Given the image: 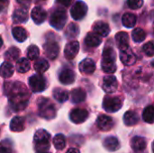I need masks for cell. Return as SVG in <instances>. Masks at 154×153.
<instances>
[{"instance_id": "obj_2", "label": "cell", "mask_w": 154, "mask_h": 153, "mask_svg": "<svg viewBox=\"0 0 154 153\" xmlns=\"http://www.w3.org/2000/svg\"><path fill=\"white\" fill-rule=\"evenodd\" d=\"M102 69L106 73H114L116 70V54L115 50L112 47H106L103 51V57H102Z\"/></svg>"}, {"instance_id": "obj_27", "label": "cell", "mask_w": 154, "mask_h": 153, "mask_svg": "<svg viewBox=\"0 0 154 153\" xmlns=\"http://www.w3.org/2000/svg\"><path fill=\"white\" fill-rule=\"evenodd\" d=\"M14 71V66L8 61H5L0 66V77H2L4 78H8L10 77H12Z\"/></svg>"}, {"instance_id": "obj_39", "label": "cell", "mask_w": 154, "mask_h": 153, "mask_svg": "<svg viewBox=\"0 0 154 153\" xmlns=\"http://www.w3.org/2000/svg\"><path fill=\"white\" fill-rule=\"evenodd\" d=\"M0 153H13V147L8 140L0 143Z\"/></svg>"}, {"instance_id": "obj_45", "label": "cell", "mask_w": 154, "mask_h": 153, "mask_svg": "<svg viewBox=\"0 0 154 153\" xmlns=\"http://www.w3.org/2000/svg\"><path fill=\"white\" fill-rule=\"evenodd\" d=\"M0 4H2L3 5H7L8 4V0H0Z\"/></svg>"}, {"instance_id": "obj_21", "label": "cell", "mask_w": 154, "mask_h": 153, "mask_svg": "<svg viewBox=\"0 0 154 153\" xmlns=\"http://www.w3.org/2000/svg\"><path fill=\"white\" fill-rule=\"evenodd\" d=\"M132 148L134 149V151L136 152H140L143 151L146 149L147 146V141L145 138L141 137V136H135L132 139V142H131Z\"/></svg>"}, {"instance_id": "obj_42", "label": "cell", "mask_w": 154, "mask_h": 153, "mask_svg": "<svg viewBox=\"0 0 154 153\" xmlns=\"http://www.w3.org/2000/svg\"><path fill=\"white\" fill-rule=\"evenodd\" d=\"M74 0H56V3L63 7H69Z\"/></svg>"}, {"instance_id": "obj_9", "label": "cell", "mask_w": 154, "mask_h": 153, "mask_svg": "<svg viewBox=\"0 0 154 153\" xmlns=\"http://www.w3.org/2000/svg\"><path fill=\"white\" fill-rule=\"evenodd\" d=\"M43 49H44L46 57L51 60H55L60 51L59 44L54 40H48L46 43L43 45Z\"/></svg>"}, {"instance_id": "obj_29", "label": "cell", "mask_w": 154, "mask_h": 153, "mask_svg": "<svg viewBox=\"0 0 154 153\" xmlns=\"http://www.w3.org/2000/svg\"><path fill=\"white\" fill-rule=\"evenodd\" d=\"M12 34H13L14 38L19 42H23L27 39V32L25 31L24 28H23L21 26L14 27L12 30Z\"/></svg>"}, {"instance_id": "obj_18", "label": "cell", "mask_w": 154, "mask_h": 153, "mask_svg": "<svg viewBox=\"0 0 154 153\" xmlns=\"http://www.w3.org/2000/svg\"><path fill=\"white\" fill-rule=\"evenodd\" d=\"M93 32H96L97 34H98L100 37H106L109 32H110V27L109 25L102 21H98L96 22L92 27Z\"/></svg>"}, {"instance_id": "obj_48", "label": "cell", "mask_w": 154, "mask_h": 153, "mask_svg": "<svg viewBox=\"0 0 154 153\" xmlns=\"http://www.w3.org/2000/svg\"><path fill=\"white\" fill-rule=\"evenodd\" d=\"M37 153H51V152H49V151H42V152H37Z\"/></svg>"}, {"instance_id": "obj_31", "label": "cell", "mask_w": 154, "mask_h": 153, "mask_svg": "<svg viewBox=\"0 0 154 153\" xmlns=\"http://www.w3.org/2000/svg\"><path fill=\"white\" fill-rule=\"evenodd\" d=\"M53 97L60 103H64L69 99V92L62 88H55L53 90Z\"/></svg>"}, {"instance_id": "obj_30", "label": "cell", "mask_w": 154, "mask_h": 153, "mask_svg": "<svg viewBox=\"0 0 154 153\" xmlns=\"http://www.w3.org/2000/svg\"><path fill=\"white\" fill-rule=\"evenodd\" d=\"M31 69L30 60L26 58H21L16 62V69L19 73H25Z\"/></svg>"}, {"instance_id": "obj_24", "label": "cell", "mask_w": 154, "mask_h": 153, "mask_svg": "<svg viewBox=\"0 0 154 153\" xmlns=\"http://www.w3.org/2000/svg\"><path fill=\"white\" fill-rule=\"evenodd\" d=\"M71 101L75 104H79L81 103L83 101H85L87 94L85 92L84 89L82 88H75L71 90Z\"/></svg>"}, {"instance_id": "obj_34", "label": "cell", "mask_w": 154, "mask_h": 153, "mask_svg": "<svg viewBox=\"0 0 154 153\" xmlns=\"http://www.w3.org/2000/svg\"><path fill=\"white\" fill-rule=\"evenodd\" d=\"M53 145L56 150L61 151L66 146V139L63 134H57L53 138Z\"/></svg>"}, {"instance_id": "obj_19", "label": "cell", "mask_w": 154, "mask_h": 153, "mask_svg": "<svg viewBox=\"0 0 154 153\" xmlns=\"http://www.w3.org/2000/svg\"><path fill=\"white\" fill-rule=\"evenodd\" d=\"M24 126H25V119L22 116L14 117L10 123V130L14 133H19L23 131Z\"/></svg>"}, {"instance_id": "obj_26", "label": "cell", "mask_w": 154, "mask_h": 153, "mask_svg": "<svg viewBox=\"0 0 154 153\" xmlns=\"http://www.w3.org/2000/svg\"><path fill=\"white\" fill-rule=\"evenodd\" d=\"M124 122L127 126L135 125L139 122V115L134 111H127L124 115Z\"/></svg>"}, {"instance_id": "obj_13", "label": "cell", "mask_w": 154, "mask_h": 153, "mask_svg": "<svg viewBox=\"0 0 154 153\" xmlns=\"http://www.w3.org/2000/svg\"><path fill=\"white\" fill-rule=\"evenodd\" d=\"M97 124L98 129L104 132H107L111 130L114 126V120L112 117L106 115H101L97 117Z\"/></svg>"}, {"instance_id": "obj_4", "label": "cell", "mask_w": 154, "mask_h": 153, "mask_svg": "<svg viewBox=\"0 0 154 153\" xmlns=\"http://www.w3.org/2000/svg\"><path fill=\"white\" fill-rule=\"evenodd\" d=\"M39 115L44 119L51 120L56 115V109L54 105L48 98L42 97L38 101Z\"/></svg>"}, {"instance_id": "obj_17", "label": "cell", "mask_w": 154, "mask_h": 153, "mask_svg": "<svg viewBox=\"0 0 154 153\" xmlns=\"http://www.w3.org/2000/svg\"><path fill=\"white\" fill-rule=\"evenodd\" d=\"M31 15H32V19L33 20V22L36 24L42 23L46 20V18H47V13H46V11L43 8L40 7V6L34 7L32 10Z\"/></svg>"}, {"instance_id": "obj_11", "label": "cell", "mask_w": 154, "mask_h": 153, "mask_svg": "<svg viewBox=\"0 0 154 153\" xmlns=\"http://www.w3.org/2000/svg\"><path fill=\"white\" fill-rule=\"evenodd\" d=\"M88 117V112L83 108H75L69 114V118L74 124H82Z\"/></svg>"}, {"instance_id": "obj_14", "label": "cell", "mask_w": 154, "mask_h": 153, "mask_svg": "<svg viewBox=\"0 0 154 153\" xmlns=\"http://www.w3.org/2000/svg\"><path fill=\"white\" fill-rule=\"evenodd\" d=\"M79 50V43L77 41H69L67 43L65 50H64V56L68 60H72L75 58Z\"/></svg>"}, {"instance_id": "obj_22", "label": "cell", "mask_w": 154, "mask_h": 153, "mask_svg": "<svg viewBox=\"0 0 154 153\" xmlns=\"http://www.w3.org/2000/svg\"><path fill=\"white\" fill-rule=\"evenodd\" d=\"M102 42V38L96 32H89L85 38V44L89 48H95L99 46Z\"/></svg>"}, {"instance_id": "obj_15", "label": "cell", "mask_w": 154, "mask_h": 153, "mask_svg": "<svg viewBox=\"0 0 154 153\" xmlns=\"http://www.w3.org/2000/svg\"><path fill=\"white\" fill-rule=\"evenodd\" d=\"M79 70L86 75H91L96 70V63L93 60L87 58L79 63Z\"/></svg>"}, {"instance_id": "obj_10", "label": "cell", "mask_w": 154, "mask_h": 153, "mask_svg": "<svg viewBox=\"0 0 154 153\" xmlns=\"http://www.w3.org/2000/svg\"><path fill=\"white\" fill-rule=\"evenodd\" d=\"M117 87H118V82L115 76L108 75L103 78L102 88L105 92H106L108 94L114 93L117 89Z\"/></svg>"}, {"instance_id": "obj_23", "label": "cell", "mask_w": 154, "mask_h": 153, "mask_svg": "<svg viewBox=\"0 0 154 153\" xmlns=\"http://www.w3.org/2000/svg\"><path fill=\"white\" fill-rule=\"evenodd\" d=\"M116 41L119 50H125L129 47V36L125 32H119L116 35Z\"/></svg>"}, {"instance_id": "obj_33", "label": "cell", "mask_w": 154, "mask_h": 153, "mask_svg": "<svg viewBox=\"0 0 154 153\" xmlns=\"http://www.w3.org/2000/svg\"><path fill=\"white\" fill-rule=\"evenodd\" d=\"M79 28L78 24H76L74 23H69L68 25L67 30L65 31V35L69 39L77 37L79 35Z\"/></svg>"}, {"instance_id": "obj_40", "label": "cell", "mask_w": 154, "mask_h": 153, "mask_svg": "<svg viewBox=\"0 0 154 153\" xmlns=\"http://www.w3.org/2000/svg\"><path fill=\"white\" fill-rule=\"evenodd\" d=\"M143 50L144 51V53L149 56V57H152L154 54V47H153V42L148 41L146 44H144V46L143 47Z\"/></svg>"}, {"instance_id": "obj_12", "label": "cell", "mask_w": 154, "mask_h": 153, "mask_svg": "<svg viewBox=\"0 0 154 153\" xmlns=\"http://www.w3.org/2000/svg\"><path fill=\"white\" fill-rule=\"evenodd\" d=\"M120 60L125 66H132L136 62V56L130 47L120 50Z\"/></svg>"}, {"instance_id": "obj_3", "label": "cell", "mask_w": 154, "mask_h": 153, "mask_svg": "<svg viewBox=\"0 0 154 153\" xmlns=\"http://www.w3.org/2000/svg\"><path fill=\"white\" fill-rule=\"evenodd\" d=\"M50 140H51V135L47 131L43 129L38 130L33 137V142L36 151L37 152L48 151L50 149Z\"/></svg>"}, {"instance_id": "obj_5", "label": "cell", "mask_w": 154, "mask_h": 153, "mask_svg": "<svg viewBox=\"0 0 154 153\" xmlns=\"http://www.w3.org/2000/svg\"><path fill=\"white\" fill-rule=\"evenodd\" d=\"M67 22V13L63 8H57L54 10L50 18L51 25L56 30H61Z\"/></svg>"}, {"instance_id": "obj_37", "label": "cell", "mask_w": 154, "mask_h": 153, "mask_svg": "<svg viewBox=\"0 0 154 153\" xmlns=\"http://www.w3.org/2000/svg\"><path fill=\"white\" fill-rule=\"evenodd\" d=\"M146 38V32L141 29V28H136L133 31V40L135 42H142L145 40Z\"/></svg>"}, {"instance_id": "obj_44", "label": "cell", "mask_w": 154, "mask_h": 153, "mask_svg": "<svg viewBox=\"0 0 154 153\" xmlns=\"http://www.w3.org/2000/svg\"><path fill=\"white\" fill-rule=\"evenodd\" d=\"M67 153H80V151L78 150V149H76V148H70Z\"/></svg>"}, {"instance_id": "obj_46", "label": "cell", "mask_w": 154, "mask_h": 153, "mask_svg": "<svg viewBox=\"0 0 154 153\" xmlns=\"http://www.w3.org/2000/svg\"><path fill=\"white\" fill-rule=\"evenodd\" d=\"M4 8H5V5H3L2 4H0V13L3 11V9H4Z\"/></svg>"}, {"instance_id": "obj_41", "label": "cell", "mask_w": 154, "mask_h": 153, "mask_svg": "<svg viewBox=\"0 0 154 153\" xmlns=\"http://www.w3.org/2000/svg\"><path fill=\"white\" fill-rule=\"evenodd\" d=\"M143 5V0H127V5L131 9H138Z\"/></svg>"}, {"instance_id": "obj_16", "label": "cell", "mask_w": 154, "mask_h": 153, "mask_svg": "<svg viewBox=\"0 0 154 153\" xmlns=\"http://www.w3.org/2000/svg\"><path fill=\"white\" fill-rule=\"evenodd\" d=\"M75 73L70 69H63L59 76V79L61 84L63 85H70L75 80Z\"/></svg>"}, {"instance_id": "obj_25", "label": "cell", "mask_w": 154, "mask_h": 153, "mask_svg": "<svg viewBox=\"0 0 154 153\" xmlns=\"http://www.w3.org/2000/svg\"><path fill=\"white\" fill-rule=\"evenodd\" d=\"M104 146L107 151H116L120 148V142L116 137L110 136L104 140Z\"/></svg>"}, {"instance_id": "obj_6", "label": "cell", "mask_w": 154, "mask_h": 153, "mask_svg": "<svg viewBox=\"0 0 154 153\" xmlns=\"http://www.w3.org/2000/svg\"><path fill=\"white\" fill-rule=\"evenodd\" d=\"M123 106V99L119 96H106L103 101V107L108 113L119 111Z\"/></svg>"}, {"instance_id": "obj_35", "label": "cell", "mask_w": 154, "mask_h": 153, "mask_svg": "<svg viewBox=\"0 0 154 153\" xmlns=\"http://www.w3.org/2000/svg\"><path fill=\"white\" fill-rule=\"evenodd\" d=\"M20 50L16 47H11L5 53V58L8 60H16L19 58Z\"/></svg>"}, {"instance_id": "obj_7", "label": "cell", "mask_w": 154, "mask_h": 153, "mask_svg": "<svg viewBox=\"0 0 154 153\" xmlns=\"http://www.w3.org/2000/svg\"><path fill=\"white\" fill-rule=\"evenodd\" d=\"M29 86L32 92L38 93L42 92L46 88V80L45 78L42 74H35L32 75L29 78Z\"/></svg>"}, {"instance_id": "obj_43", "label": "cell", "mask_w": 154, "mask_h": 153, "mask_svg": "<svg viewBox=\"0 0 154 153\" xmlns=\"http://www.w3.org/2000/svg\"><path fill=\"white\" fill-rule=\"evenodd\" d=\"M16 2L20 5H22L23 8H29V6H30V5H31V3H32V0H16Z\"/></svg>"}, {"instance_id": "obj_8", "label": "cell", "mask_w": 154, "mask_h": 153, "mask_svg": "<svg viewBox=\"0 0 154 153\" xmlns=\"http://www.w3.org/2000/svg\"><path fill=\"white\" fill-rule=\"evenodd\" d=\"M88 12V5L83 1H77L70 9V14L74 20L82 19Z\"/></svg>"}, {"instance_id": "obj_36", "label": "cell", "mask_w": 154, "mask_h": 153, "mask_svg": "<svg viewBox=\"0 0 154 153\" xmlns=\"http://www.w3.org/2000/svg\"><path fill=\"white\" fill-rule=\"evenodd\" d=\"M153 106H148L143 113V120L148 123V124H152L153 123Z\"/></svg>"}, {"instance_id": "obj_1", "label": "cell", "mask_w": 154, "mask_h": 153, "mask_svg": "<svg viewBox=\"0 0 154 153\" xmlns=\"http://www.w3.org/2000/svg\"><path fill=\"white\" fill-rule=\"evenodd\" d=\"M4 89L14 111L18 112L26 108L30 95L25 85L19 81L8 82L5 84Z\"/></svg>"}, {"instance_id": "obj_47", "label": "cell", "mask_w": 154, "mask_h": 153, "mask_svg": "<svg viewBox=\"0 0 154 153\" xmlns=\"http://www.w3.org/2000/svg\"><path fill=\"white\" fill-rule=\"evenodd\" d=\"M2 45H3V40H2V38L0 37V48L2 47Z\"/></svg>"}, {"instance_id": "obj_32", "label": "cell", "mask_w": 154, "mask_h": 153, "mask_svg": "<svg viewBox=\"0 0 154 153\" xmlns=\"http://www.w3.org/2000/svg\"><path fill=\"white\" fill-rule=\"evenodd\" d=\"M34 69L36 70L37 73L42 74L49 69V62L45 59H38L34 62Z\"/></svg>"}, {"instance_id": "obj_38", "label": "cell", "mask_w": 154, "mask_h": 153, "mask_svg": "<svg viewBox=\"0 0 154 153\" xmlns=\"http://www.w3.org/2000/svg\"><path fill=\"white\" fill-rule=\"evenodd\" d=\"M39 55H40V50L36 45L29 46V48L27 49V57L29 60H36L38 59Z\"/></svg>"}, {"instance_id": "obj_20", "label": "cell", "mask_w": 154, "mask_h": 153, "mask_svg": "<svg viewBox=\"0 0 154 153\" xmlns=\"http://www.w3.org/2000/svg\"><path fill=\"white\" fill-rule=\"evenodd\" d=\"M13 20L16 23H23L28 21V11L26 8H18L13 14Z\"/></svg>"}, {"instance_id": "obj_28", "label": "cell", "mask_w": 154, "mask_h": 153, "mask_svg": "<svg viewBox=\"0 0 154 153\" xmlns=\"http://www.w3.org/2000/svg\"><path fill=\"white\" fill-rule=\"evenodd\" d=\"M122 22L124 26H125L126 28H133L137 22V17L134 14L125 13L122 17Z\"/></svg>"}]
</instances>
